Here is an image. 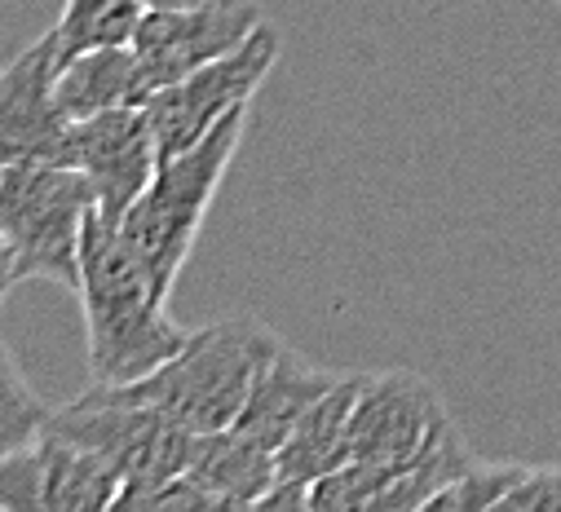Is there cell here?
Returning <instances> with one entry per match:
<instances>
[{"instance_id": "6da1fadb", "label": "cell", "mask_w": 561, "mask_h": 512, "mask_svg": "<svg viewBox=\"0 0 561 512\" xmlns=\"http://www.w3.org/2000/svg\"><path fill=\"white\" fill-rule=\"evenodd\" d=\"M76 296L84 314L89 375L102 389L151 375L191 340V327H182L169 314V296L156 292L151 275L124 243L119 225L98 212L84 230Z\"/></svg>"}, {"instance_id": "7a4b0ae2", "label": "cell", "mask_w": 561, "mask_h": 512, "mask_svg": "<svg viewBox=\"0 0 561 512\" xmlns=\"http://www.w3.org/2000/svg\"><path fill=\"white\" fill-rule=\"evenodd\" d=\"M278 349V336L256 318H221L213 327L191 331V340L160 362L151 375L115 384V389H93L119 398V403H142L160 416L178 420L191 433H221L239 420L248 389L256 371Z\"/></svg>"}, {"instance_id": "3957f363", "label": "cell", "mask_w": 561, "mask_h": 512, "mask_svg": "<svg viewBox=\"0 0 561 512\" xmlns=\"http://www.w3.org/2000/svg\"><path fill=\"white\" fill-rule=\"evenodd\" d=\"M252 106H239L234 115H226L213 133L169 160H160L156 177L147 182V190L137 195V203L119 217V234L133 247V256L142 261V270L151 275L160 296H173L199 225L213 208V195L221 190L230 160L243 142V128H248Z\"/></svg>"}, {"instance_id": "277c9868", "label": "cell", "mask_w": 561, "mask_h": 512, "mask_svg": "<svg viewBox=\"0 0 561 512\" xmlns=\"http://www.w3.org/2000/svg\"><path fill=\"white\" fill-rule=\"evenodd\" d=\"M98 212L93 182L71 164H0V234L14 283L80 288L84 230Z\"/></svg>"}, {"instance_id": "5b68a950", "label": "cell", "mask_w": 561, "mask_h": 512, "mask_svg": "<svg viewBox=\"0 0 561 512\" xmlns=\"http://www.w3.org/2000/svg\"><path fill=\"white\" fill-rule=\"evenodd\" d=\"M49 429L80 442L98 459H106L124 486H160L191 468L199 433L160 416L142 403H119L102 389L80 394L76 403L49 416Z\"/></svg>"}, {"instance_id": "8992f818", "label": "cell", "mask_w": 561, "mask_h": 512, "mask_svg": "<svg viewBox=\"0 0 561 512\" xmlns=\"http://www.w3.org/2000/svg\"><path fill=\"white\" fill-rule=\"evenodd\" d=\"M274 62H278V32L270 23H261L226 58L191 71L186 80H178V84H169L160 93H151L147 119L156 128L160 160L204 142L226 115H234L239 106H252L256 89L274 71Z\"/></svg>"}, {"instance_id": "52a82bcc", "label": "cell", "mask_w": 561, "mask_h": 512, "mask_svg": "<svg viewBox=\"0 0 561 512\" xmlns=\"http://www.w3.org/2000/svg\"><path fill=\"white\" fill-rule=\"evenodd\" d=\"M62 45L49 27L0 67V164H71V119L58 106Z\"/></svg>"}, {"instance_id": "ba28073f", "label": "cell", "mask_w": 561, "mask_h": 512, "mask_svg": "<svg viewBox=\"0 0 561 512\" xmlns=\"http://www.w3.org/2000/svg\"><path fill=\"white\" fill-rule=\"evenodd\" d=\"M256 0H204L182 10H147L142 27L133 36V54L142 62L151 89H169L191 71L226 58L261 27Z\"/></svg>"}, {"instance_id": "9c48e42d", "label": "cell", "mask_w": 561, "mask_h": 512, "mask_svg": "<svg viewBox=\"0 0 561 512\" xmlns=\"http://www.w3.org/2000/svg\"><path fill=\"white\" fill-rule=\"evenodd\" d=\"M447 420L438 384L420 371H358V398L350 420V459L380 464L398 477V468L434 438Z\"/></svg>"}, {"instance_id": "30bf717a", "label": "cell", "mask_w": 561, "mask_h": 512, "mask_svg": "<svg viewBox=\"0 0 561 512\" xmlns=\"http://www.w3.org/2000/svg\"><path fill=\"white\" fill-rule=\"evenodd\" d=\"M71 168H80L98 190V217L115 221L137 203L160 168L156 128L147 106H115L71 124Z\"/></svg>"}, {"instance_id": "8fae6325", "label": "cell", "mask_w": 561, "mask_h": 512, "mask_svg": "<svg viewBox=\"0 0 561 512\" xmlns=\"http://www.w3.org/2000/svg\"><path fill=\"white\" fill-rule=\"evenodd\" d=\"M341 375L345 371L314 366L306 353H297L293 345L278 340L270 362L256 371L252 389H248V403H243V411H239V420L230 429L243 433L248 442L265 446V451H278L288 442V433L297 429V420L332 389Z\"/></svg>"}, {"instance_id": "7c38bea8", "label": "cell", "mask_w": 561, "mask_h": 512, "mask_svg": "<svg viewBox=\"0 0 561 512\" xmlns=\"http://www.w3.org/2000/svg\"><path fill=\"white\" fill-rule=\"evenodd\" d=\"M58 106L62 115L89 119L115 106H147L151 102V80L137 62L133 45H102V49H84L58 62V80H54Z\"/></svg>"}, {"instance_id": "4fadbf2b", "label": "cell", "mask_w": 561, "mask_h": 512, "mask_svg": "<svg viewBox=\"0 0 561 512\" xmlns=\"http://www.w3.org/2000/svg\"><path fill=\"white\" fill-rule=\"evenodd\" d=\"M354 398H358V371H345L332 389L297 420L288 442L274 451L278 481H301L314 486L332 468L350 464V420H354Z\"/></svg>"}, {"instance_id": "5bb4252c", "label": "cell", "mask_w": 561, "mask_h": 512, "mask_svg": "<svg viewBox=\"0 0 561 512\" xmlns=\"http://www.w3.org/2000/svg\"><path fill=\"white\" fill-rule=\"evenodd\" d=\"M186 477L199 481L221 508H256L261 494L278 481V464L274 451L248 442L234 429H221V433H199Z\"/></svg>"}, {"instance_id": "9a60e30c", "label": "cell", "mask_w": 561, "mask_h": 512, "mask_svg": "<svg viewBox=\"0 0 561 512\" xmlns=\"http://www.w3.org/2000/svg\"><path fill=\"white\" fill-rule=\"evenodd\" d=\"M41 468H45V512H102L119 499V473L84 451L80 442L45 429L41 433Z\"/></svg>"}, {"instance_id": "2e32d148", "label": "cell", "mask_w": 561, "mask_h": 512, "mask_svg": "<svg viewBox=\"0 0 561 512\" xmlns=\"http://www.w3.org/2000/svg\"><path fill=\"white\" fill-rule=\"evenodd\" d=\"M478 464V455L465 446V433L456 429V420L447 416L434 438L420 446L402 468L398 477L389 481V490L376 499V512H411V508H430L438 490H447L456 477H465L469 468Z\"/></svg>"}, {"instance_id": "e0dca14e", "label": "cell", "mask_w": 561, "mask_h": 512, "mask_svg": "<svg viewBox=\"0 0 561 512\" xmlns=\"http://www.w3.org/2000/svg\"><path fill=\"white\" fill-rule=\"evenodd\" d=\"M147 10H151L147 0H67L54 23L62 58L102 49V45H133Z\"/></svg>"}, {"instance_id": "ac0fdd59", "label": "cell", "mask_w": 561, "mask_h": 512, "mask_svg": "<svg viewBox=\"0 0 561 512\" xmlns=\"http://www.w3.org/2000/svg\"><path fill=\"white\" fill-rule=\"evenodd\" d=\"M49 416H54L49 403L32 389L14 349L0 340V459L32 446L49 429Z\"/></svg>"}, {"instance_id": "d6986e66", "label": "cell", "mask_w": 561, "mask_h": 512, "mask_svg": "<svg viewBox=\"0 0 561 512\" xmlns=\"http://www.w3.org/2000/svg\"><path fill=\"white\" fill-rule=\"evenodd\" d=\"M522 477H526L522 464H486V459H478L465 477H456L447 490L434 494L430 512H495L522 486Z\"/></svg>"}, {"instance_id": "ffe728a7", "label": "cell", "mask_w": 561, "mask_h": 512, "mask_svg": "<svg viewBox=\"0 0 561 512\" xmlns=\"http://www.w3.org/2000/svg\"><path fill=\"white\" fill-rule=\"evenodd\" d=\"M393 473L367 459H350L319 477L310 486V512H345V508H376V499L389 490Z\"/></svg>"}, {"instance_id": "44dd1931", "label": "cell", "mask_w": 561, "mask_h": 512, "mask_svg": "<svg viewBox=\"0 0 561 512\" xmlns=\"http://www.w3.org/2000/svg\"><path fill=\"white\" fill-rule=\"evenodd\" d=\"M0 512H45L41 438L0 459Z\"/></svg>"}, {"instance_id": "7402d4cb", "label": "cell", "mask_w": 561, "mask_h": 512, "mask_svg": "<svg viewBox=\"0 0 561 512\" xmlns=\"http://www.w3.org/2000/svg\"><path fill=\"white\" fill-rule=\"evenodd\" d=\"M500 512H561V464L526 468L522 486L500 503Z\"/></svg>"}, {"instance_id": "603a6c76", "label": "cell", "mask_w": 561, "mask_h": 512, "mask_svg": "<svg viewBox=\"0 0 561 512\" xmlns=\"http://www.w3.org/2000/svg\"><path fill=\"white\" fill-rule=\"evenodd\" d=\"M256 508H310V486L301 481H274Z\"/></svg>"}, {"instance_id": "cb8c5ba5", "label": "cell", "mask_w": 561, "mask_h": 512, "mask_svg": "<svg viewBox=\"0 0 561 512\" xmlns=\"http://www.w3.org/2000/svg\"><path fill=\"white\" fill-rule=\"evenodd\" d=\"M14 288V275H10V252H5V234H0V310H5V296Z\"/></svg>"}, {"instance_id": "d4e9b609", "label": "cell", "mask_w": 561, "mask_h": 512, "mask_svg": "<svg viewBox=\"0 0 561 512\" xmlns=\"http://www.w3.org/2000/svg\"><path fill=\"white\" fill-rule=\"evenodd\" d=\"M151 10H182V5H204V0H147Z\"/></svg>"}]
</instances>
